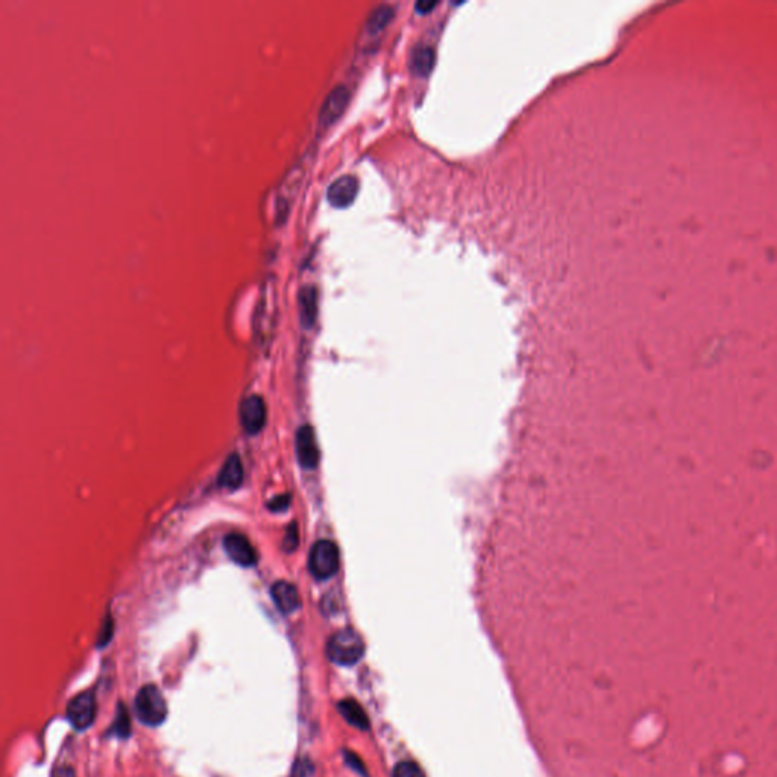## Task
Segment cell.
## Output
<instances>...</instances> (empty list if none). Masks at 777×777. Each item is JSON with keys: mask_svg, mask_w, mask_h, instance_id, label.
<instances>
[{"mask_svg": "<svg viewBox=\"0 0 777 777\" xmlns=\"http://www.w3.org/2000/svg\"><path fill=\"white\" fill-rule=\"evenodd\" d=\"M349 96H351V93H349L348 87L346 85H337L334 87V89L328 93V96L325 97V101L321 106V111H319V125L321 126H330L333 125L336 120L341 117L343 114V111L348 106V102H349Z\"/></svg>", "mask_w": 777, "mask_h": 777, "instance_id": "cell-7", "label": "cell"}, {"mask_svg": "<svg viewBox=\"0 0 777 777\" xmlns=\"http://www.w3.org/2000/svg\"><path fill=\"white\" fill-rule=\"evenodd\" d=\"M298 545V530H297V524H293L289 527L287 530V534L286 538H284V550L292 553L294 549H297Z\"/></svg>", "mask_w": 777, "mask_h": 777, "instance_id": "cell-18", "label": "cell"}, {"mask_svg": "<svg viewBox=\"0 0 777 777\" xmlns=\"http://www.w3.org/2000/svg\"><path fill=\"white\" fill-rule=\"evenodd\" d=\"M393 777H425L422 770L413 762H401L393 770Z\"/></svg>", "mask_w": 777, "mask_h": 777, "instance_id": "cell-17", "label": "cell"}, {"mask_svg": "<svg viewBox=\"0 0 777 777\" xmlns=\"http://www.w3.org/2000/svg\"><path fill=\"white\" fill-rule=\"evenodd\" d=\"M96 715V698L93 693H81L67 706V718L76 730L89 729Z\"/></svg>", "mask_w": 777, "mask_h": 777, "instance_id": "cell-4", "label": "cell"}, {"mask_svg": "<svg viewBox=\"0 0 777 777\" xmlns=\"http://www.w3.org/2000/svg\"><path fill=\"white\" fill-rule=\"evenodd\" d=\"M242 483H243L242 461H240V457L237 454H231L226 458V462L224 463L221 469V474H219V486L228 490H236Z\"/></svg>", "mask_w": 777, "mask_h": 777, "instance_id": "cell-11", "label": "cell"}, {"mask_svg": "<svg viewBox=\"0 0 777 777\" xmlns=\"http://www.w3.org/2000/svg\"><path fill=\"white\" fill-rule=\"evenodd\" d=\"M393 16H395V9H393L392 5L385 4V5L377 6L366 20L368 34L370 35L378 34V32H381L390 23Z\"/></svg>", "mask_w": 777, "mask_h": 777, "instance_id": "cell-15", "label": "cell"}, {"mask_svg": "<svg viewBox=\"0 0 777 777\" xmlns=\"http://www.w3.org/2000/svg\"><path fill=\"white\" fill-rule=\"evenodd\" d=\"M53 777H76V776L70 767H61L53 773Z\"/></svg>", "mask_w": 777, "mask_h": 777, "instance_id": "cell-22", "label": "cell"}, {"mask_svg": "<svg viewBox=\"0 0 777 777\" xmlns=\"http://www.w3.org/2000/svg\"><path fill=\"white\" fill-rule=\"evenodd\" d=\"M338 712L343 715V718L348 721L349 724H353V726H356L358 729H363V730L369 727V720L366 717V712L363 710V707L351 698L342 700V702L338 703Z\"/></svg>", "mask_w": 777, "mask_h": 777, "instance_id": "cell-13", "label": "cell"}, {"mask_svg": "<svg viewBox=\"0 0 777 777\" xmlns=\"http://www.w3.org/2000/svg\"><path fill=\"white\" fill-rule=\"evenodd\" d=\"M299 309L302 324L312 326L317 314V292L314 287L307 286L299 292Z\"/></svg>", "mask_w": 777, "mask_h": 777, "instance_id": "cell-14", "label": "cell"}, {"mask_svg": "<svg viewBox=\"0 0 777 777\" xmlns=\"http://www.w3.org/2000/svg\"><path fill=\"white\" fill-rule=\"evenodd\" d=\"M270 594L273 603H275L278 610H281L284 615L292 614L299 606V594L297 588L289 582H284V580L272 586Z\"/></svg>", "mask_w": 777, "mask_h": 777, "instance_id": "cell-10", "label": "cell"}, {"mask_svg": "<svg viewBox=\"0 0 777 777\" xmlns=\"http://www.w3.org/2000/svg\"><path fill=\"white\" fill-rule=\"evenodd\" d=\"M136 715L143 724L160 726L167 717V705L155 685H146L136 697Z\"/></svg>", "mask_w": 777, "mask_h": 777, "instance_id": "cell-2", "label": "cell"}, {"mask_svg": "<svg viewBox=\"0 0 777 777\" xmlns=\"http://www.w3.org/2000/svg\"><path fill=\"white\" fill-rule=\"evenodd\" d=\"M434 61H436V53H434L433 48H430V46H418L412 53L410 69L414 75L426 76L433 70Z\"/></svg>", "mask_w": 777, "mask_h": 777, "instance_id": "cell-12", "label": "cell"}, {"mask_svg": "<svg viewBox=\"0 0 777 777\" xmlns=\"http://www.w3.org/2000/svg\"><path fill=\"white\" fill-rule=\"evenodd\" d=\"M341 563V554H338L337 545L331 541H317L310 551L309 557V570L317 580H326L333 577Z\"/></svg>", "mask_w": 777, "mask_h": 777, "instance_id": "cell-3", "label": "cell"}, {"mask_svg": "<svg viewBox=\"0 0 777 777\" xmlns=\"http://www.w3.org/2000/svg\"><path fill=\"white\" fill-rule=\"evenodd\" d=\"M358 192V181L353 177V175H343V177L337 178L326 192L328 202H330L336 208H345L349 206L354 201Z\"/></svg>", "mask_w": 777, "mask_h": 777, "instance_id": "cell-9", "label": "cell"}, {"mask_svg": "<svg viewBox=\"0 0 777 777\" xmlns=\"http://www.w3.org/2000/svg\"><path fill=\"white\" fill-rule=\"evenodd\" d=\"M290 505V495H280V497H275L273 500H270L268 502V507L272 510V512H282L286 510Z\"/></svg>", "mask_w": 777, "mask_h": 777, "instance_id": "cell-19", "label": "cell"}, {"mask_svg": "<svg viewBox=\"0 0 777 777\" xmlns=\"http://www.w3.org/2000/svg\"><path fill=\"white\" fill-rule=\"evenodd\" d=\"M436 6H437L436 2H429V0H421V2H418L414 5L416 11H418V14L430 13V11H433Z\"/></svg>", "mask_w": 777, "mask_h": 777, "instance_id": "cell-20", "label": "cell"}, {"mask_svg": "<svg viewBox=\"0 0 777 777\" xmlns=\"http://www.w3.org/2000/svg\"><path fill=\"white\" fill-rule=\"evenodd\" d=\"M297 457L304 469H314L319 463V446L310 425H302L297 433Z\"/></svg>", "mask_w": 777, "mask_h": 777, "instance_id": "cell-8", "label": "cell"}, {"mask_svg": "<svg viewBox=\"0 0 777 777\" xmlns=\"http://www.w3.org/2000/svg\"><path fill=\"white\" fill-rule=\"evenodd\" d=\"M224 549L231 561L240 566H254L258 561L257 551L242 533H229L224 539Z\"/></svg>", "mask_w": 777, "mask_h": 777, "instance_id": "cell-6", "label": "cell"}, {"mask_svg": "<svg viewBox=\"0 0 777 777\" xmlns=\"http://www.w3.org/2000/svg\"><path fill=\"white\" fill-rule=\"evenodd\" d=\"M113 732L117 733V737H120V738L129 737L131 723H129V717H128L125 706H119V712H117L116 723L113 726Z\"/></svg>", "mask_w": 777, "mask_h": 777, "instance_id": "cell-16", "label": "cell"}, {"mask_svg": "<svg viewBox=\"0 0 777 777\" xmlns=\"http://www.w3.org/2000/svg\"><path fill=\"white\" fill-rule=\"evenodd\" d=\"M240 422L248 434H257L266 425V404L258 395H250L240 404Z\"/></svg>", "mask_w": 777, "mask_h": 777, "instance_id": "cell-5", "label": "cell"}, {"mask_svg": "<svg viewBox=\"0 0 777 777\" xmlns=\"http://www.w3.org/2000/svg\"><path fill=\"white\" fill-rule=\"evenodd\" d=\"M346 761H348V764H349V765H351V767H354V768H356L357 771H360V773H365V770H363V767H362V762H360V761H358V759H357V758L354 756V754H351V753H348V754H346Z\"/></svg>", "mask_w": 777, "mask_h": 777, "instance_id": "cell-21", "label": "cell"}, {"mask_svg": "<svg viewBox=\"0 0 777 777\" xmlns=\"http://www.w3.org/2000/svg\"><path fill=\"white\" fill-rule=\"evenodd\" d=\"M365 653L362 637L353 629L334 633L326 644V654L334 663L349 666L357 663Z\"/></svg>", "mask_w": 777, "mask_h": 777, "instance_id": "cell-1", "label": "cell"}]
</instances>
